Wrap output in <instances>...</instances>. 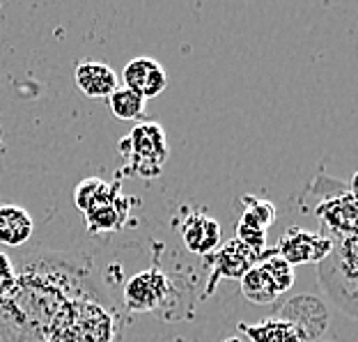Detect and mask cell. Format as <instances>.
I'll return each instance as SVG.
<instances>
[{
	"mask_svg": "<svg viewBox=\"0 0 358 342\" xmlns=\"http://www.w3.org/2000/svg\"><path fill=\"white\" fill-rule=\"evenodd\" d=\"M0 297V342H120L122 301H110L85 253L23 255Z\"/></svg>",
	"mask_w": 358,
	"mask_h": 342,
	"instance_id": "6da1fadb",
	"label": "cell"
},
{
	"mask_svg": "<svg viewBox=\"0 0 358 342\" xmlns=\"http://www.w3.org/2000/svg\"><path fill=\"white\" fill-rule=\"evenodd\" d=\"M317 276L324 292L343 308L347 317L356 320V299H358V283H356V234L352 237L331 239L329 255L317 264Z\"/></svg>",
	"mask_w": 358,
	"mask_h": 342,
	"instance_id": "7a4b0ae2",
	"label": "cell"
},
{
	"mask_svg": "<svg viewBox=\"0 0 358 342\" xmlns=\"http://www.w3.org/2000/svg\"><path fill=\"white\" fill-rule=\"evenodd\" d=\"M117 152L124 161L127 173L154 179L164 170L170 148L164 127L157 122H141L131 134L117 143Z\"/></svg>",
	"mask_w": 358,
	"mask_h": 342,
	"instance_id": "3957f363",
	"label": "cell"
},
{
	"mask_svg": "<svg viewBox=\"0 0 358 342\" xmlns=\"http://www.w3.org/2000/svg\"><path fill=\"white\" fill-rule=\"evenodd\" d=\"M333 191H320L313 184L310 193H320L315 202V214L320 216L324 227V237L340 239L356 234V198L352 186H343V182H333Z\"/></svg>",
	"mask_w": 358,
	"mask_h": 342,
	"instance_id": "277c9868",
	"label": "cell"
},
{
	"mask_svg": "<svg viewBox=\"0 0 358 342\" xmlns=\"http://www.w3.org/2000/svg\"><path fill=\"white\" fill-rule=\"evenodd\" d=\"M173 283L159 266L138 271L122 290V308L129 313H157L170 299Z\"/></svg>",
	"mask_w": 358,
	"mask_h": 342,
	"instance_id": "5b68a950",
	"label": "cell"
},
{
	"mask_svg": "<svg viewBox=\"0 0 358 342\" xmlns=\"http://www.w3.org/2000/svg\"><path fill=\"white\" fill-rule=\"evenodd\" d=\"M280 320L289 322L299 333L301 342H310L322 338L329 329V311L322 299L313 294H299L285 304L278 315Z\"/></svg>",
	"mask_w": 358,
	"mask_h": 342,
	"instance_id": "8992f818",
	"label": "cell"
},
{
	"mask_svg": "<svg viewBox=\"0 0 358 342\" xmlns=\"http://www.w3.org/2000/svg\"><path fill=\"white\" fill-rule=\"evenodd\" d=\"M329 250H331L329 237L317 234V232L301 230V227H289V230L280 237L278 246H275V253L292 266L310 264V262L320 264L322 259L329 255Z\"/></svg>",
	"mask_w": 358,
	"mask_h": 342,
	"instance_id": "52a82bcc",
	"label": "cell"
},
{
	"mask_svg": "<svg viewBox=\"0 0 358 342\" xmlns=\"http://www.w3.org/2000/svg\"><path fill=\"white\" fill-rule=\"evenodd\" d=\"M122 87L131 90L145 101L152 97H159L168 85V74L164 64L157 62L150 55H138V58L129 60L127 67L122 69Z\"/></svg>",
	"mask_w": 358,
	"mask_h": 342,
	"instance_id": "ba28073f",
	"label": "cell"
},
{
	"mask_svg": "<svg viewBox=\"0 0 358 342\" xmlns=\"http://www.w3.org/2000/svg\"><path fill=\"white\" fill-rule=\"evenodd\" d=\"M129 209H131V202H129L124 195H122L120 182L115 184V189L110 191V195L106 200H101L99 205L85 211V223L87 230L92 234H106V232H117L122 225L127 223L129 218Z\"/></svg>",
	"mask_w": 358,
	"mask_h": 342,
	"instance_id": "9c48e42d",
	"label": "cell"
},
{
	"mask_svg": "<svg viewBox=\"0 0 358 342\" xmlns=\"http://www.w3.org/2000/svg\"><path fill=\"white\" fill-rule=\"evenodd\" d=\"M211 257H214V269H211V280H209V290L207 292L214 290L216 283L221 278H239L241 280V276L246 273L248 269L259 259L253 250L246 248L237 239L225 243V246Z\"/></svg>",
	"mask_w": 358,
	"mask_h": 342,
	"instance_id": "30bf717a",
	"label": "cell"
},
{
	"mask_svg": "<svg viewBox=\"0 0 358 342\" xmlns=\"http://www.w3.org/2000/svg\"><path fill=\"white\" fill-rule=\"evenodd\" d=\"M74 80H76V87L85 97H90V99L110 97L120 87L117 71L108 67L106 62H96V60H85L76 64Z\"/></svg>",
	"mask_w": 358,
	"mask_h": 342,
	"instance_id": "8fae6325",
	"label": "cell"
},
{
	"mask_svg": "<svg viewBox=\"0 0 358 342\" xmlns=\"http://www.w3.org/2000/svg\"><path fill=\"white\" fill-rule=\"evenodd\" d=\"M182 239L193 255H211L221 243V225L211 216L193 214L182 225Z\"/></svg>",
	"mask_w": 358,
	"mask_h": 342,
	"instance_id": "7c38bea8",
	"label": "cell"
},
{
	"mask_svg": "<svg viewBox=\"0 0 358 342\" xmlns=\"http://www.w3.org/2000/svg\"><path fill=\"white\" fill-rule=\"evenodd\" d=\"M35 221L19 205H0V246H23L32 239Z\"/></svg>",
	"mask_w": 358,
	"mask_h": 342,
	"instance_id": "4fadbf2b",
	"label": "cell"
},
{
	"mask_svg": "<svg viewBox=\"0 0 358 342\" xmlns=\"http://www.w3.org/2000/svg\"><path fill=\"white\" fill-rule=\"evenodd\" d=\"M239 331L250 342H301L294 327L280 317H268L257 324H239Z\"/></svg>",
	"mask_w": 358,
	"mask_h": 342,
	"instance_id": "5bb4252c",
	"label": "cell"
},
{
	"mask_svg": "<svg viewBox=\"0 0 358 342\" xmlns=\"http://www.w3.org/2000/svg\"><path fill=\"white\" fill-rule=\"evenodd\" d=\"M241 294L257 306H266V304H273V301L280 297V292L275 290V285L268 278V273L255 262L241 276Z\"/></svg>",
	"mask_w": 358,
	"mask_h": 342,
	"instance_id": "9a60e30c",
	"label": "cell"
},
{
	"mask_svg": "<svg viewBox=\"0 0 358 342\" xmlns=\"http://www.w3.org/2000/svg\"><path fill=\"white\" fill-rule=\"evenodd\" d=\"M115 184L117 182H103L101 177H87L83 179L78 186H76V191H74V202H76V207L83 211H90L92 207L99 205L101 200H106L110 195V191L115 189Z\"/></svg>",
	"mask_w": 358,
	"mask_h": 342,
	"instance_id": "2e32d148",
	"label": "cell"
},
{
	"mask_svg": "<svg viewBox=\"0 0 358 342\" xmlns=\"http://www.w3.org/2000/svg\"><path fill=\"white\" fill-rule=\"evenodd\" d=\"M257 264L268 273V278L273 280L275 290H278L280 294H285V292L292 290V285H294V278H296L294 266L285 262V259L275 253V250H271V253H264L262 257L257 259Z\"/></svg>",
	"mask_w": 358,
	"mask_h": 342,
	"instance_id": "e0dca14e",
	"label": "cell"
},
{
	"mask_svg": "<svg viewBox=\"0 0 358 342\" xmlns=\"http://www.w3.org/2000/svg\"><path fill=\"white\" fill-rule=\"evenodd\" d=\"M108 106L113 115L120 120H138L145 113V99L127 87H117L115 92L108 97Z\"/></svg>",
	"mask_w": 358,
	"mask_h": 342,
	"instance_id": "ac0fdd59",
	"label": "cell"
},
{
	"mask_svg": "<svg viewBox=\"0 0 358 342\" xmlns=\"http://www.w3.org/2000/svg\"><path fill=\"white\" fill-rule=\"evenodd\" d=\"M246 211H243V216L248 218L250 223H255L259 230H268L273 223H275V207L273 202L268 200H255V198H246Z\"/></svg>",
	"mask_w": 358,
	"mask_h": 342,
	"instance_id": "d6986e66",
	"label": "cell"
},
{
	"mask_svg": "<svg viewBox=\"0 0 358 342\" xmlns=\"http://www.w3.org/2000/svg\"><path fill=\"white\" fill-rule=\"evenodd\" d=\"M237 241H241L243 246L253 250L257 257H262L266 248V232L259 230L255 223H250L246 216H241V221L237 225Z\"/></svg>",
	"mask_w": 358,
	"mask_h": 342,
	"instance_id": "ffe728a7",
	"label": "cell"
},
{
	"mask_svg": "<svg viewBox=\"0 0 358 342\" xmlns=\"http://www.w3.org/2000/svg\"><path fill=\"white\" fill-rule=\"evenodd\" d=\"M16 278H19V271H16L12 257L7 253H0V297L10 294L16 287Z\"/></svg>",
	"mask_w": 358,
	"mask_h": 342,
	"instance_id": "44dd1931",
	"label": "cell"
},
{
	"mask_svg": "<svg viewBox=\"0 0 358 342\" xmlns=\"http://www.w3.org/2000/svg\"><path fill=\"white\" fill-rule=\"evenodd\" d=\"M223 342H241L239 338H227V340H223Z\"/></svg>",
	"mask_w": 358,
	"mask_h": 342,
	"instance_id": "7402d4cb",
	"label": "cell"
}]
</instances>
